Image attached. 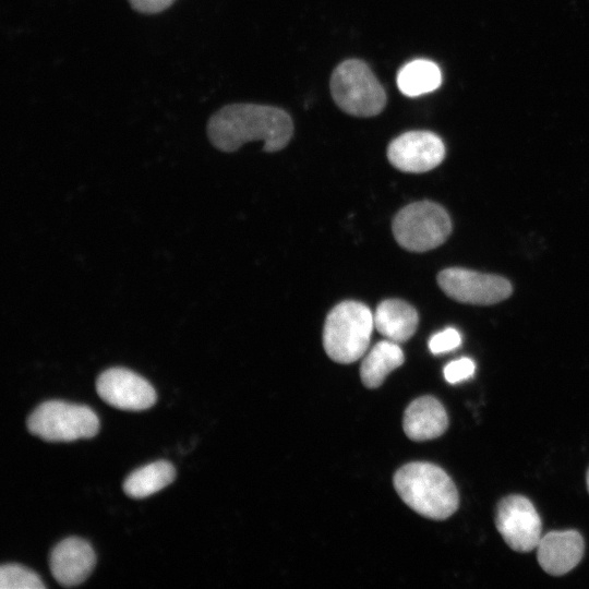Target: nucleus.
<instances>
[{"instance_id":"aec40b11","label":"nucleus","mask_w":589,"mask_h":589,"mask_svg":"<svg viewBox=\"0 0 589 589\" xmlns=\"http://www.w3.org/2000/svg\"><path fill=\"white\" fill-rule=\"evenodd\" d=\"M476 364L470 358H460L458 360L450 361L444 368V377L450 384H457L469 377L474 373Z\"/></svg>"},{"instance_id":"dca6fc26","label":"nucleus","mask_w":589,"mask_h":589,"mask_svg":"<svg viewBox=\"0 0 589 589\" xmlns=\"http://www.w3.org/2000/svg\"><path fill=\"white\" fill-rule=\"evenodd\" d=\"M175 478L173 465L167 460H157L131 472L122 488L128 496L143 498L166 488Z\"/></svg>"},{"instance_id":"f8f14e48","label":"nucleus","mask_w":589,"mask_h":589,"mask_svg":"<svg viewBox=\"0 0 589 589\" xmlns=\"http://www.w3.org/2000/svg\"><path fill=\"white\" fill-rule=\"evenodd\" d=\"M584 550V539L578 531H551L541 538L537 558L545 573L562 576L579 564Z\"/></svg>"},{"instance_id":"1a4fd4ad","label":"nucleus","mask_w":589,"mask_h":589,"mask_svg":"<svg viewBox=\"0 0 589 589\" xmlns=\"http://www.w3.org/2000/svg\"><path fill=\"white\" fill-rule=\"evenodd\" d=\"M445 157V146L430 131H409L394 139L387 147L389 163L400 171L421 173L437 167Z\"/></svg>"},{"instance_id":"412c9836","label":"nucleus","mask_w":589,"mask_h":589,"mask_svg":"<svg viewBox=\"0 0 589 589\" xmlns=\"http://www.w3.org/2000/svg\"><path fill=\"white\" fill-rule=\"evenodd\" d=\"M175 0H129L132 8L143 13H157L172 4Z\"/></svg>"},{"instance_id":"f3484780","label":"nucleus","mask_w":589,"mask_h":589,"mask_svg":"<svg viewBox=\"0 0 589 589\" xmlns=\"http://www.w3.org/2000/svg\"><path fill=\"white\" fill-rule=\"evenodd\" d=\"M442 83L441 70L426 59H414L406 63L397 74V86L408 97L431 93Z\"/></svg>"},{"instance_id":"4be33fe9","label":"nucleus","mask_w":589,"mask_h":589,"mask_svg":"<svg viewBox=\"0 0 589 589\" xmlns=\"http://www.w3.org/2000/svg\"><path fill=\"white\" fill-rule=\"evenodd\" d=\"M587 488H588V491H589V469L587 471Z\"/></svg>"},{"instance_id":"6ab92c4d","label":"nucleus","mask_w":589,"mask_h":589,"mask_svg":"<svg viewBox=\"0 0 589 589\" xmlns=\"http://www.w3.org/2000/svg\"><path fill=\"white\" fill-rule=\"evenodd\" d=\"M461 344V336L455 328L448 327L431 337L429 349L432 353L438 354L452 351Z\"/></svg>"},{"instance_id":"7ed1b4c3","label":"nucleus","mask_w":589,"mask_h":589,"mask_svg":"<svg viewBox=\"0 0 589 589\" xmlns=\"http://www.w3.org/2000/svg\"><path fill=\"white\" fill-rule=\"evenodd\" d=\"M374 328L371 310L357 301H344L332 309L325 320L323 346L338 363H352L366 351Z\"/></svg>"},{"instance_id":"ddd939ff","label":"nucleus","mask_w":589,"mask_h":589,"mask_svg":"<svg viewBox=\"0 0 589 589\" xmlns=\"http://www.w3.org/2000/svg\"><path fill=\"white\" fill-rule=\"evenodd\" d=\"M404 431L412 441L421 442L441 436L448 426L443 405L432 396L413 400L404 414Z\"/></svg>"},{"instance_id":"0eeeda50","label":"nucleus","mask_w":589,"mask_h":589,"mask_svg":"<svg viewBox=\"0 0 589 589\" xmlns=\"http://www.w3.org/2000/svg\"><path fill=\"white\" fill-rule=\"evenodd\" d=\"M441 289L449 298L466 304L491 305L512 294L510 283L497 275L465 268H446L437 275Z\"/></svg>"},{"instance_id":"2eb2a0df","label":"nucleus","mask_w":589,"mask_h":589,"mask_svg":"<svg viewBox=\"0 0 589 589\" xmlns=\"http://www.w3.org/2000/svg\"><path fill=\"white\" fill-rule=\"evenodd\" d=\"M402 363L404 352L397 342L389 339L378 341L361 363V381L368 388H377L386 376Z\"/></svg>"},{"instance_id":"4468645a","label":"nucleus","mask_w":589,"mask_h":589,"mask_svg":"<svg viewBox=\"0 0 589 589\" xmlns=\"http://www.w3.org/2000/svg\"><path fill=\"white\" fill-rule=\"evenodd\" d=\"M373 316L376 330L386 339L397 344L410 339L416 333L419 323L417 310L400 299L382 301Z\"/></svg>"},{"instance_id":"39448f33","label":"nucleus","mask_w":589,"mask_h":589,"mask_svg":"<svg viewBox=\"0 0 589 589\" xmlns=\"http://www.w3.org/2000/svg\"><path fill=\"white\" fill-rule=\"evenodd\" d=\"M26 423L32 434L48 442L91 438L99 430L98 417L89 407L62 400L41 402Z\"/></svg>"},{"instance_id":"f03ea898","label":"nucleus","mask_w":589,"mask_h":589,"mask_svg":"<svg viewBox=\"0 0 589 589\" xmlns=\"http://www.w3.org/2000/svg\"><path fill=\"white\" fill-rule=\"evenodd\" d=\"M394 486L410 508L430 519H446L459 505L453 480L441 467L430 462L402 466L394 476Z\"/></svg>"},{"instance_id":"423d86ee","label":"nucleus","mask_w":589,"mask_h":589,"mask_svg":"<svg viewBox=\"0 0 589 589\" xmlns=\"http://www.w3.org/2000/svg\"><path fill=\"white\" fill-rule=\"evenodd\" d=\"M393 233L404 249L425 252L443 244L452 231L447 212L431 201L411 203L393 219Z\"/></svg>"},{"instance_id":"6e6552de","label":"nucleus","mask_w":589,"mask_h":589,"mask_svg":"<svg viewBox=\"0 0 589 589\" xmlns=\"http://www.w3.org/2000/svg\"><path fill=\"white\" fill-rule=\"evenodd\" d=\"M495 526L507 545L517 552L537 549L542 538L541 518L533 504L522 495H508L500 501Z\"/></svg>"},{"instance_id":"9d476101","label":"nucleus","mask_w":589,"mask_h":589,"mask_svg":"<svg viewBox=\"0 0 589 589\" xmlns=\"http://www.w3.org/2000/svg\"><path fill=\"white\" fill-rule=\"evenodd\" d=\"M96 390L105 402L122 410H145L156 401L151 383L124 368L104 371L97 377Z\"/></svg>"},{"instance_id":"9b49d317","label":"nucleus","mask_w":589,"mask_h":589,"mask_svg":"<svg viewBox=\"0 0 589 589\" xmlns=\"http://www.w3.org/2000/svg\"><path fill=\"white\" fill-rule=\"evenodd\" d=\"M95 562L96 556L91 544L77 537L57 543L49 556L51 574L64 587L83 582L92 573Z\"/></svg>"},{"instance_id":"f257e3e1","label":"nucleus","mask_w":589,"mask_h":589,"mask_svg":"<svg viewBox=\"0 0 589 589\" xmlns=\"http://www.w3.org/2000/svg\"><path fill=\"white\" fill-rule=\"evenodd\" d=\"M293 133L290 116L281 108L256 104L223 107L207 123L212 144L223 152H235L250 141H263L265 152L283 149Z\"/></svg>"},{"instance_id":"20e7f679","label":"nucleus","mask_w":589,"mask_h":589,"mask_svg":"<svg viewBox=\"0 0 589 589\" xmlns=\"http://www.w3.org/2000/svg\"><path fill=\"white\" fill-rule=\"evenodd\" d=\"M330 94L336 105L356 117H373L383 111L386 94L370 67L362 60L348 59L330 76Z\"/></svg>"},{"instance_id":"a211bd4d","label":"nucleus","mask_w":589,"mask_h":589,"mask_svg":"<svg viewBox=\"0 0 589 589\" xmlns=\"http://www.w3.org/2000/svg\"><path fill=\"white\" fill-rule=\"evenodd\" d=\"M46 586L33 570L19 564H3L0 567L1 589H43Z\"/></svg>"}]
</instances>
